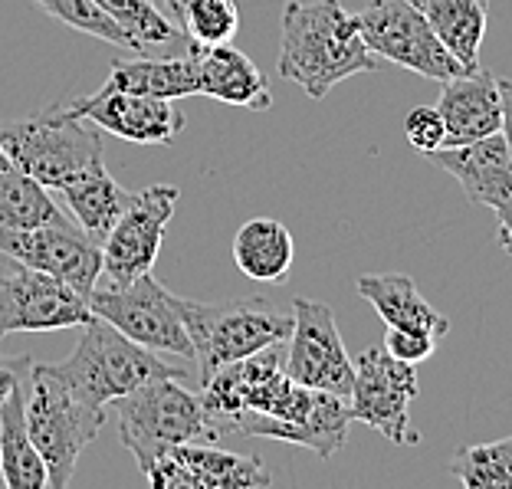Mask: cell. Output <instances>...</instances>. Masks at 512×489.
Here are the masks:
<instances>
[{"label":"cell","mask_w":512,"mask_h":489,"mask_svg":"<svg viewBox=\"0 0 512 489\" xmlns=\"http://www.w3.org/2000/svg\"><path fill=\"white\" fill-rule=\"evenodd\" d=\"M348 424H352L348 398L293 381V388L273 414H240L230 424V434L286 440L319 457H335L348 437Z\"/></svg>","instance_id":"30bf717a"},{"label":"cell","mask_w":512,"mask_h":489,"mask_svg":"<svg viewBox=\"0 0 512 489\" xmlns=\"http://www.w3.org/2000/svg\"><path fill=\"white\" fill-rule=\"evenodd\" d=\"M96 4L128 33L132 50L138 56H151L161 46L188 40L155 0H96Z\"/></svg>","instance_id":"4316f807"},{"label":"cell","mask_w":512,"mask_h":489,"mask_svg":"<svg viewBox=\"0 0 512 489\" xmlns=\"http://www.w3.org/2000/svg\"><path fill=\"white\" fill-rule=\"evenodd\" d=\"M352 365L355 381L348 394L352 421L375 427L394 447H414L421 440L411 427V401L421 391L414 365L394 358L384 345L365 348L362 355L352 358Z\"/></svg>","instance_id":"9c48e42d"},{"label":"cell","mask_w":512,"mask_h":489,"mask_svg":"<svg viewBox=\"0 0 512 489\" xmlns=\"http://www.w3.org/2000/svg\"><path fill=\"white\" fill-rule=\"evenodd\" d=\"M437 112L447 128L444 148L503 132V92L490 69H470L440 83Z\"/></svg>","instance_id":"ac0fdd59"},{"label":"cell","mask_w":512,"mask_h":489,"mask_svg":"<svg viewBox=\"0 0 512 489\" xmlns=\"http://www.w3.org/2000/svg\"><path fill=\"white\" fill-rule=\"evenodd\" d=\"M279 27L283 43L276 73L296 83L309 99H325L345 79L375 73L381 66L362 37L358 14H348L339 0H289Z\"/></svg>","instance_id":"6da1fadb"},{"label":"cell","mask_w":512,"mask_h":489,"mask_svg":"<svg viewBox=\"0 0 512 489\" xmlns=\"http://www.w3.org/2000/svg\"><path fill=\"white\" fill-rule=\"evenodd\" d=\"M404 135L417 155H427V151L444 148L447 142V128L444 119H440L437 106H417L404 115Z\"/></svg>","instance_id":"4dcf8cb0"},{"label":"cell","mask_w":512,"mask_h":489,"mask_svg":"<svg viewBox=\"0 0 512 489\" xmlns=\"http://www.w3.org/2000/svg\"><path fill=\"white\" fill-rule=\"evenodd\" d=\"M394 358H401L407 365H417V362H427L434 355L437 339L424 329H404V325H388L384 332V342H381Z\"/></svg>","instance_id":"1f68e13d"},{"label":"cell","mask_w":512,"mask_h":489,"mask_svg":"<svg viewBox=\"0 0 512 489\" xmlns=\"http://www.w3.org/2000/svg\"><path fill=\"white\" fill-rule=\"evenodd\" d=\"M496 240H499V247L506 250V256H512V217H503V220H499Z\"/></svg>","instance_id":"e575fe53"},{"label":"cell","mask_w":512,"mask_h":489,"mask_svg":"<svg viewBox=\"0 0 512 489\" xmlns=\"http://www.w3.org/2000/svg\"><path fill=\"white\" fill-rule=\"evenodd\" d=\"M33 358L30 355H14V358H0V404H4V398L10 394V388L20 381L23 371L30 368ZM0 486H4V480H0Z\"/></svg>","instance_id":"d6a6232c"},{"label":"cell","mask_w":512,"mask_h":489,"mask_svg":"<svg viewBox=\"0 0 512 489\" xmlns=\"http://www.w3.org/2000/svg\"><path fill=\"white\" fill-rule=\"evenodd\" d=\"M188 53L197 63V96L227 102V106L240 109H270V83H266L263 69L256 66L243 50L230 43L204 46L188 40Z\"/></svg>","instance_id":"d6986e66"},{"label":"cell","mask_w":512,"mask_h":489,"mask_svg":"<svg viewBox=\"0 0 512 489\" xmlns=\"http://www.w3.org/2000/svg\"><path fill=\"white\" fill-rule=\"evenodd\" d=\"M27 378L30 368L23 371L4 404H0V480L7 489L50 486V476H46V467L27 430Z\"/></svg>","instance_id":"ffe728a7"},{"label":"cell","mask_w":512,"mask_h":489,"mask_svg":"<svg viewBox=\"0 0 512 489\" xmlns=\"http://www.w3.org/2000/svg\"><path fill=\"white\" fill-rule=\"evenodd\" d=\"M102 89L138 92L155 99L197 96V63L191 53L184 56H138V60H115Z\"/></svg>","instance_id":"603a6c76"},{"label":"cell","mask_w":512,"mask_h":489,"mask_svg":"<svg viewBox=\"0 0 512 489\" xmlns=\"http://www.w3.org/2000/svg\"><path fill=\"white\" fill-rule=\"evenodd\" d=\"M499 92H503V135L512 155V79H499Z\"/></svg>","instance_id":"836d02e7"},{"label":"cell","mask_w":512,"mask_h":489,"mask_svg":"<svg viewBox=\"0 0 512 489\" xmlns=\"http://www.w3.org/2000/svg\"><path fill=\"white\" fill-rule=\"evenodd\" d=\"M178 27L191 43H230L240 30L237 0H188Z\"/></svg>","instance_id":"f1b7e54d"},{"label":"cell","mask_w":512,"mask_h":489,"mask_svg":"<svg viewBox=\"0 0 512 489\" xmlns=\"http://www.w3.org/2000/svg\"><path fill=\"white\" fill-rule=\"evenodd\" d=\"M237 270L256 283H286L296 263V240L276 217H253L234 237Z\"/></svg>","instance_id":"7402d4cb"},{"label":"cell","mask_w":512,"mask_h":489,"mask_svg":"<svg viewBox=\"0 0 512 489\" xmlns=\"http://www.w3.org/2000/svg\"><path fill=\"white\" fill-rule=\"evenodd\" d=\"M53 220H63V211L50 188L14 165L0 168V230H30Z\"/></svg>","instance_id":"484cf974"},{"label":"cell","mask_w":512,"mask_h":489,"mask_svg":"<svg viewBox=\"0 0 512 489\" xmlns=\"http://www.w3.org/2000/svg\"><path fill=\"white\" fill-rule=\"evenodd\" d=\"M289 312H293V332H289V348L283 355L286 375L296 384H306V388L348 398L355 381V365L342 345L335 312L325 302L306 296H296Z\"/></svg>","instance_id":"5bb4252c"},{"label":"cell","mask_w":512,"mask_h":489,"mask_svg":"<svg viewBox=\"0 0 512 489\" xmlns=\"http://www.w3.org/2000/svg\"><path fill=\"white\" fill-rule=\"evenodd\" d=\"M69 112L83 115L99 132H109L132 145H171L184 132V112L174 99L138 96L122 89H99L86 99L66 102Z\"/></svg>","instance_id":"2e32d148"},{"label":"cell","mask_w":512,"mask_h":489,"mask_svg":"<svg viewBox=\"0 0 512 489\" xmlns=\"http://www.w3.org/2000/svg\"><path fill=\"white\" fill-rule=\"evenodd\" d=\"M0 145H4L10 165L37 178L50 191L66 188L83 171L106 161L99 128L66 106H53L30 119L4 122Z\"/></svg>","instance_id":"5b68a950"},{"label":"cell","mask_w":512,"mask_h":489,"mask_svg":"<svg viewBox=\"0 0 512 489\" xmlns=\"http://www.w3.org/2000/svg\"><path fill=\"white\" fill-rule=\"evenodd\" d=\"M178 197L181 191L174 184H151L132 194L109 237L102 240V279L109 286H125L155 270Z\"/></svg>","instance_id":"7c38bea8"},{"label":"cell","mask_w":512,"mask_h":489,"mask_svg":"<svg viewBox=\"0 0 512 489\" xmlns=\"http://www.w3.org/2000/svg\"><path fill=\"white\" fill-rule=\"evenodd\" d=\"M358 27L368 43V50L378 60L398 63L411 73L444 83L460 73H470L457 56H453L437 33L430 30L427 17L411 0H368L358 10Z\"/></svg>","instance_id":"ba28073f"},{"label":"cell","mask_w":512,"mask_h":489,"mask_svg":"<svg viewBox=\"0 0 512 489\" xmlns=\"http://www.w3.org/2000/svg\"><path fill=\"white\" fill-rule=\"evenodd\" d=\"M119 440L138 470H148L161 453L178 444H217L220 430L204 411L201 394L181 378H155L112 401Z\"/></svg>","instance_id":"3957f363"},{"label":"cell","mask_w":512,"mask_h":489,"mask_svg":"<svg viewBox=\"0 0 512 489\" xmlns=\"http://www.w3.org/2000/svg\"><path fill=\"white\" fill-rule=\"evenodd\" d=\"M102 424H106V411L102 407L86 404L46 365L37 362L30 365L27 430L46 467V476H50V489L69 486L76 460L99 437Z\"/></svg>","instance_id":"8992f818"},{"label":"cell","mask_w":512,"mask_h":489,"mask_svg":"<svg viewBox=\"0 0 512 489\" xmlns=\"http://www.w3.org/2000/svg\"><path fill=\"white\" fill-rule=\"evenodd\" d=\"M178 312L194 345L197 381H207L217 368L250 358L270 345H283L293 332V312L276 309L260 296L224 302L178 296Z\"/></svg>","instance_id":"277c9868"},{"label":"cell","mask_w":512,"mask_h":489,"mask_svg":"<svg viewBox=\"0 0 512 489\" xmlns=\"http://www.w3.org/2000/svg\"><path fill=\"white\" fill-rule=\"evenodd\" d=\"M56 194L63 197L69 214L76 217V224L83 227L96 243L109 237L115 220L122 217L128 201H132V194L109 174L106 161H102V165H92L89 171H83L76 181H69L66 188H60Z\"/></svg>","instance_id":"cb8c5ba5"},{"label":"cell","mask_w":512,"mask_h":489,"mask_svg":"<svg viewBox=\"0 0 512 489\" xmlns=\"http://www.w3.org/2000/svg\"><path fill=\"white\" fill-rule=\"evenodd\" d=\"M56 378L66 381L79 398L92 407H106L122 394L142 388L155 378H181L188 381V365L168 362L161 352L132 342L106 319L92 316L83 325V339L63 362L46 365Z\"/></svg>","instance_id":"7a4b0ae2"},{"label":"cell","mask_w":512,"mask_h":489,"mask_svg":"<svg viewBox=\"0 0 512 489\" xmlns=\"http://www.w3.org/2000/svg\"><path fill=\"white\" fill-rule=\"evenodd\" d=\"M0 339L17 332L83 329L92 319L89 299L43 270L0 260Z\"/></svg>","instance_id":"8fae6325"},{"label":"cell","mask_w":512,"mask_h":489,"mask_svg":"<svg viewBox=\"0 0 512 489\" xmlns=\"http://www.w3.org/2000/svg\"><path fill=\"white\" fill-rule=\"evenodd\" d=\"M33 4H37L40 10H46L50 17H56L60 23H66V27H73L79 33H89V37H96L102 43L132 50L128 33L96 4V0H33Z\"/></svg>","instance_id":"f546056e"},{"label":"cell","mask_w":512,"mask_h":489,"mask_svg":"<svg viewBox=\"0 0 512 489\" xmlns=\"http://www.w3.org/2000/svg\"><path fill=\"white\" fill-rule=\"evenodd\" d=\"M450 473L467 489H512V437L463 447L450 460Z\"/></svg>","instance_id":"83f0119b"},{"label":"cell","mask_w":512,"mask_h":489,"mask_svg":"<svg viewBox=\"0 0 512 489\" xmlns=\"http://www.w3.org/2000/svg\"><path fill=\"white\" fill-rule=\"evenodd\" d=\"M358 296L375 306L384 325H404V329H424L440 342L450 332V319L437 312L421 296V289L407 273H365L358 276Z\"/></svg>","instance_id":"44dd1931"},{"label":"cell","mask_w":512,"mask_h":489,"mask_svg":"<svg viewBox=\"0 0 512 489\" xmlns=\"http://www.w3.org/2000/svg\"><path fill=\"white\" fill-rule=\"evenodd\" d=\"M86 299L92 316L106 319L132 342L151 348V352L194 362V345L178 312V296L168 293L155 273H142L125 286L96 283Z\"/></svg>","instance_id":"52a82bcc"},{"label":"cell","mask_w":512,"mask_h":489,"mask_svg":"<svg viewBox=\"0 0 512 489\" xmlns=\"http://www.w3.org/2000/svg\"><path fill=\"white\" fill-rule=\"evenodd\" d=\"M437 40L467 69H480V46L490 20V0H411Z\"/></svg>","instance_id":"d4e9b609"},{"label":"cell","mask_w":512,"mask_h":489,"mask_svg":"<svg viewBox=\"0 0 512 489\" xmlns=\"http://www.w3.org/2000/svg\"><path fill=\"white\" fill-rule=\"evenodd\" d=\"M155 489H253L270 486L260 457H243L217 444H178L145 470Z\"/></svg>","instance_id":"9a60e30c"},{"label":"cell","mask_w":512,"mask_h":489,"mask_svg":"<svg viewBox=\"0 0 512 489\" xmlns=\"http://www.w3.org/2000/svg\"><path fill=\"white\" fill-rule=\"evenodd\" d=\"M0 260L50 273L83 296L102 279V243L66 217L30 230H0Z\"/></svg>","instance_id":"4fadbf2b"},{"label":"cell","mask_w":512,"mask_h":489,"mask_svg":"<svg viewBox=\"0 0 512 489\" xmlns=\"http://www.w3.org/2000/svg\"><path fill=\"white\" fill-rule=\"evenodd\" d=\"M427 158L457 178L470 204L490 207L499 220L512 217V155L503 132L467 145L427 151Z\"/></svg>","instance_id":"e0dca14e"},{"label":"cell","mask_w":512,"mask_h":489,"mask_svg":"<svg viewBox=\"0 0 512 489\" xmlns=\"http://www.w3.org/2000/svg\"><path fill=\"white\" fill-rule=\"evenodd\" d=\"M10 165V158H7V151H4V145H0V168H7Z\"/></svg>","instance_id":"d590c367"}]
</instances>
